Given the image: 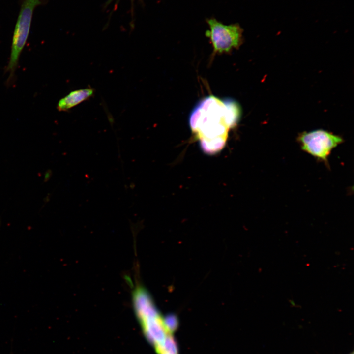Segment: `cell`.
<instances>
[{
  "instance_id": "6da1fadb",
  "label": "cell",
  "mask_w": 354,
  "mask_h": 354,
  "mask_svg": "<svg viewBox=\"0 0 354 354\" xmlns=\"http://www.w3.org/2000/svg\"><path fill=\"white\" fill-rule=\"evenodd\" d=\"M189 125L204 152L213 154L219 152L225 145L230 128L223 101L213 96L203 99L191 113Z\"/></svg>"
},
{
  "instance_id": "7a4b0ae2",
  "label": "cell",
  "mask_w": 354,
  "mask_h": 354,
  "mask_svg": "<svg viewBox=\"0 0 354 354\" xmlns=\"http://www.w3.org/2000/svg\"><path fill=\"white\" fill-rule=\"evenodd\" d=\"M42 3V0H23L14 30L10 56L6 69L9 74L8 84L14 79L20 56L30 32L34 9Z\"/></svg>"
},
{
  "instance_id": "3957f363",
  "label": "cell",
  "mask_w": 354,
  "mask_h": 354,
  "mask_svg": "<svg viewBox=\"0 0 354 354\" xmlns=\"http://www.w3.org/2000/svg\"><path fill=\"white\" fill-rule=\"evenodd\" d=\"M297 141L303 151L325 164L332 150L344 141L342 137L323 129L302 132Z\"/></svg>"
},
{
  "instance_id": "277c9868",
  "label": "cell",
  "mask_w": 354,
  "mask_h": 354,
  "mask_svg": "<svg viewBox=\"0 0 354 354\" xmlns=\"http://www.w3.org/2000/svg\"><path fill=\"white\" fill-rule=\"evenodd\" d=\"M209 30L206 32L216 53L229 52L243 42V30L238 24L225 25L214 18L206 20Z\"/></svg>"
},
{
  "instance_id": "5b68a950",
  "label": "cell",
  "mask_w": 354,
  "mask_h": 354,
  "mask_svg": "<svg viewBox=\"0 0 354 354\" xmlns=\"http://www.w3.org/2000/svg\"><path fill=\"white\" fill-rule=\"evenodd\" d=\"M144 333L155 348L159 347L168 334L157 310L138 317Z\"/></svg>"
},
{
  "instance_id": "8992f818",
  "label": "cell",
  "mask_w": 354,
  "mask_h": 354,
  "mask_svg": "<svg viewBox=\"0 0 354 354\" xmlns=\"http://www.w3.org/2000/svg\"><path fill=\"white\" fill-rule=\"evenodd\" d=\"M94 89L91 88L73 91L61 98L57 104L59 111H66L91 97Z\"/></svg>"
},
{
  "instance_id": "52a82bcc",
  "label": "cell",
  "mask_w": 354,
  "mask_h": 354,
  "mask_svg": "<svg viewBox=\"0 0 354 354\" xmlns=\"http://www.w3.org/2000/svg\"><path fill=\"white\" fill-rule=\"evenodd\" d=\"M222 101L226 121L230 128H233L239 121L241 115L240 106L236 101L232 99L227 98Z\"/></svg>"
},
{
  "instance_id": "ba28073f",
  "label": "cell",
  "mask_w": 354,
  "mask_h": 354,
  "mask_svg": "<svg viewBox=\"0 0 354 354\" xmlns=\"http://www.w3.org/2000/svg\"><path fill=\"white\" fill-rule=\"evenodd\" d=\"M157 353L161 352L170 354H178V348L177 342L171 334H168L162 344L156 348Z\"/></svg>"
},
{
  "instance_id": "9c48e42d",
  "label": "cell",
  "mask_w": 354,
  "mask_h": 354,
  "mask_svg": "<svg viewBox=\"0 0 354 354\" xmlns=\"http://www.w3.org/2000/svg\"><path fill=\"white\" fill-rule=\"evenodd\" d=\"M165 328L168 334H172L177 328L178 326V319L176 316L170 314L163 318Z\"/></svg>"
},
{
  "instance_id": "30bf717a",
  "label": "cell",
  "mask_w": 354,
  "mask_h": 354,
  "mask_svg": "<svg viewBox=\"0 0 354 354\" xmlns=\"http://www.w3.org/2000/svg\"><path fill=\"white\" fill-rule=\"evenodd\" d=\"M52 175V170L50 169L47 170L44 174V177L43 179L44 182H46L51 178Z\"/></svg>"
},
{
  "instance_id": "8fae6325",
  "label": "cell",
  "mask_w": 354,
  "mask_h": 354,
  "mask_svg": "<svg viewBox=\"0 0 354 354\" xmlns=\"http://www.w3.org/2000/svg\"><path fill=\"white\" fill-rule=\"evenodd\" d=\"M48 198H49V196H47L44 198V201L45 202H47L49 200V199H48Z\"/></svg>"
},
{
  "instance_id": "7c38bea8",
  "label": "cell",
  "mask_w": 354,
  "mask_h": 354,
  "mask_svg": "<svg viewBox=\"0 0 354 354\" xmlns=\"http://www.w3.org/2000/svg\"><path fill=\"white\" fill-rule=\"evenodd\" d=\"M158 354H169V353H166V352H160V353H158Z\"/></svg>"
},
{
  "instance_id": "4fadbf2b",
  "label": "cell",
  "mask_w": 354,
  "mask_h": 354,
  "mask_svg": "<svg viewBox=\"0 0 354 354\" xmlns=\"http://www.w3.org/2000/svg\"><path fill=\"white\" fill-rule=\"evenodd\" d=\"M349 354H354V353L352 352L351 353H350Z\"/></svg>"
}]
</instances>
